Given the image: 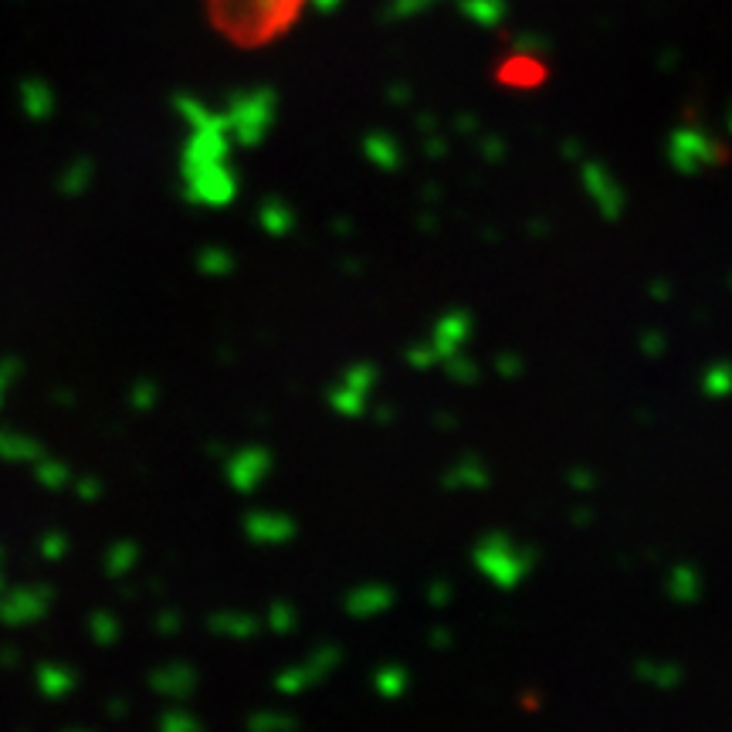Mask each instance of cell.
<instances>
[{
    "label": "cell",
    "instance_id": "1",
    "mask_svg": "<svg viewBox=\"0 0 732 732\" xmlns=\"http://www.w3.org/2000/svg\"><path fill=\"white\" fill-rule=\"evenodd\" d=\"M309 0H207L214 28L238 45H268L282 31H289Z\"/></svg>",
    "mask_w": 732,
    "mask_h": 732
}]
</instances>
